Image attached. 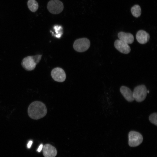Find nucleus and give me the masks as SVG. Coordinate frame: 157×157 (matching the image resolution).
I'll return each mask as SVG.
<instances>
[{
    "label": "nucleus",
    "instance_id": "nucleus-6",
    "mask_svg": "<svg viewBox=\"0 0 157 157\" xmlns=\"http://www.w3.org/2000/svg\"><path fill=\"white\" fill-rule=\"evenodd\" d=\"M129 144L131 147L139 145L142 142L143 138L139 133L135 131H131L129 133Z\"/></svg>",
    "mask_w": 157,
    "mask_h": 157
},
{
    "label": "nucleus",
    "instance_id": "nucleus-15",
    "mask_svg": "<svg viewBox=\"0 0 157 157\" xmlns=\"http://www.w3.org/2000/svg\"><path fill=\"white\" fill-rule=\"evenodd\" d=\"M150 122L156 126L157 125V113H156L151 114L149 117Z\"/></svg>",
    "mask_w": 157,
    "mask_h": 157
},
{
    "label": "nucleus",
    "instance_id": "nucleus-4",
    "mask_svg": "<svg viewBox=\"0 0 157 157\" xmlns=\"http://www.w3.org/2000/svg\"><path fill=\"white\" fill-rule=\"evenodd\" d=\"M47 8L51 13L57 14L62 11L64 6L63 3L59 0H51L48 2Z\"/></svg>",
    "mask_w": 157,
    "mask_h": 157
},
{
    "label": "nucleus",
    "instance_id": "nucleus-1",
    "mask_svg": "<svg viewBox=\"0 0 157 157\" xmlns=\"http://www.w3.org/2000/svg\"><path fill=\"white\" fill-rule=\"evenodd\" d=\"M27 111L30 118L37 120L45 116L47 114V110L44 104L39 101H35L29 105Z\"/></svg>",
    "mask_w": 157,
    "mask_h": 157
},
{
    "label": "nucleus",
    "instance_id": "nucleus-18",
    "mask_svg": "<svg viewBox=\"0 0 157 157\" xmlns=\"http://www.w3.org/2000/svg\"><path fill=\"white\" fill-rule=\"evenodd\" d=\"M149 90H147V93H149Z\"/></svg>",
    "mask_w": 157,
    "mask_h": 157
},
{
    "label": "nucleus",
    "instance_id": "nucleus-12",
    "mask_svg": "<svg viewBox=\"0 0 157 157\" xmlns=\"http://www.w3.org/2000/svg\"><path fill=\"white\" fill-rule=\"evenodd\" d=\"M118 37L119 40L128 44H131L134 42V37L132 34L130 33L120 32L118 34Z\"/></svg>",
    "mask_w": 157,
    "mask_h": 157
},
{
    "label": "nucleus",
    "instance_id": "nucleus-8",
    "mask_svg": "<svg viewBox=\"0 0 157 157\" xmlns=\"http://www.w3.org/2000/svg\"><path fill=\"white\" fill-rule=\"evenodd\" d=\"M114 45L115 48L122 53L128 54L131 51V48L129 44L119 39L115 41Z\"/></svg>",
    "mask_w": 157,
    "mask_h": 157
},
{
    "label": "nucleus",
    "instance_id": "nucleus-10",
    "mask_svg": "<svg viewBox=\"0 0 157 157\" xmlns=\"http://www.w3.org/2000/svg\"><path fill=\"white\" fill-rule=\"evenodd\" d=\"M136 38L139 43L144 44L149 41L150 39V35L149 34L145 31L140 30L137 32Z\"/></svg>",
    "mask_w": 157,
    "mask_h": 157
},
{
    "label": "nucleus",
    "instance_id": "nucleus-7",
    "mask_svg": "<svg viewBox=\"0 0 157 157\" xmlns=\"http://www.w3.org/2000/svg\"><path fill=\"white\" fill-rule=\"evenodd\" d=\"M51 75L54 81L58 82H63L66 78L64 71L60 67H56L53 69L51 71Z\"/></svg>",
    "mask_w": 157,
    "mask_h": 157
},
{
    "label": "nucleus",
    "instance_id": "nucleus-17",
    "mask_svg": "<svg viewBox=\"0 0 157 157\" xmlns=\"http://www.w3.org/2000/svg\"><path fill=\"white\" fill-rule=\"evenodd\" d=\"M32 143H33V142L32 141H31V140L30 141L28 142L27 144V147L28 148H30L31 147L32 144Z\"/></svg>",
    "mask_w": 157,
    "mask_h": 157
},
{
    "label": "nucleus",
    "instance_id": "nucleus-16",
    "mask_svg": "<svg viewBox=\"0 0 157 157\" xmlns=\"http://www.w3.org/2000/svg\"><path fill=\"white\" fill-rule=\"evenodd\" d=\"M43 145L42 144H41L38 148L37 151L38 152H40L42 150Z\"/></svg>",
    "mask_w": 157,
    "mask_h": 157
},
{
    "label": "nucleus",
    "instance_id": "nucleus-9",
    "mask_svg": "<svg viewBox=\"0 0 157 157\" xmlns=\"http://www.w3.org/2000/svg\"><path fill=\"white\" fill-rule=\"evenodd\" d=\"M43 154L44 157H55L57 154L56 148L49 144H46L43 147Z\"/></svg>",
    "mask_w": 157,
    "mask_h": 157
},
{
    "label": "nucleus",
    "instance_id": "nucleus-11",
    "mask_svg": "<svg viewBox=\"0 0 157 157\" xmlns=\"http://www.w3.org/2000/svg\"><path fill=\"white\" fill-rule=\"evenodd\" d=\"M120 91L125 99L129 102H131L134 100L133 93L130 89L124 86H122Z\"/></svg>",
    "mask_w": 157,
    "mask_h": 157
},
{
    "label": "nucleus",
    "instance_id": "nucleus-2",
    "mask_svg": "<svg viewBox=\"0 0 157 157\" xmlns=\"http://www.w3.org/2000/svg\"><path fill=\"white\" fill-rule=\"evenodd\" d=\"M42 55H36L34 56H27L22 60L21 65L26 70L31 71L33 70L36 65L40 61Z\"/></svg>",
    "mask_w": 157,
    "mask_h": 157
},
{
    "label": "nucleus",
    "instance_id": "nucleus-13",
    "mask_svg": "<svg viewBox=\"0 0 157 157\" xmlns=\"http://www.w3.org/2000/svg\"><path fill=\"white\" fill-rule=\"evenodd\" d=\"M27 6L29 10L33 12H36L38 8V4L35 0H28Z\"/></svg>",
    "mask_w": 157,
    "mask_h": 157
},
{
    "label": "nucleus",
    "instance_id": "nucleus-14",
    "mask_svg": "<svg viewBox=\"0 0 157 157\" xmlns=\"http://www.w3.org/2000/svg\"><path fill=\"white\" fill-rule=\"evenodd\" d=\"M131 13L133 16L138 17L140 16L141 13V8L138 5L133 6L131 9Z\"/></svg>",
    "mask_w": 157,
    "mask_h": 157
},
{
    "label": "nucleus",
    "instance_id": "nucleus-5",
    "mask_svg": "<svg viewBox=\"0 0 157 157\" xmlns=\"http://www.w3.org/2000/svg\"><path fill=\"white\" fill-rule=\"evenodd\" d=\"M133 93L134 99L138 102H142L145 99L147 95L146 87L143 85L137 86L134 88Z\"/></svg>",
    "mask_w": 157,
    "mask_h": 157
},
{
    "label": "nucleus",
    "instance_id": "nucleus-3",
    "mask_svg": "<svg viewBox=\"0 0 157 157\" xmlns=\"http://www.w3.org/2000/svg\"><path fill=\"white\" fill-rule=\"evenodd\" d=\"M90 46L89 40L86 38H82L76 40L73 44V47L76 51L81 52L87 50Z\"/></svg>",
    "mask_w": 157,
    "mask_h": 157
}]
</instances>
